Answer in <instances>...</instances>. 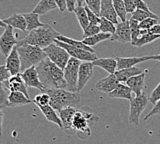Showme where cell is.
<instances>
[{
  "label": "cell",
  "mask_w": 160,
  "mask_h": 144,
  "mask_svg": "<svg viewBox=\"0 0 160 144\" xmlns=\"http://www.w3.org/2000/svg\"><path fill=\"white\" fill-rule=\"evenodd\" d=\"M36 68L40 81L44 88L66 89V83L64 70L59 68L47 57L37 65Z\"/></svg>",
  "instance_id": "1"
},
{
  "label": "cell",
  "mask_w": 160,
  "mask_h": 144,
  "mask_svg": "<svg viewBox=\"0 0 160 144\" xmlns=\"http://www.w3.org/2000/svg\"><path fill=\"white\" fill-rule=\"evenodd\" d=\"M43 92L50 96L49 105L58 112L68 107L75 108L81 100V95L79 93L71 92L64 89L44 88Z\"/></svg>",
  "instance_id": "2"
},
{
  "label": "cell",
  "mask_w": 160,
  "mask_h": 144,
  "mask_svg": "<svg viewBox=\"0 0 160 144\" xmlns=\"http://www.w3.org/2000/svg\"><path fill=\"white\" fill-rule=\"evenodd\" d=\"M61 35L48 24H44L39 29L32 30L20 43L37 46L44 49L54 43L57 38Z\"/></svg>",
  "instance_id": "3"
},
{
  "label": "cell",
  "mask_w": 160,
  "mask_h": 144,
  "mask_svg": "<svg viewBox=\"0 0 160 144\" xmlns=\"http://www.w3.org/2000/svg\"><path fill=\"white\" fill-rule=\"evenodd\" d=\"M21 60V73L32 66H37L45 59L46 55L44 49L37 46L18 42L16 45Z\"/></svg>",
  "instance_id": "4"
},
{
  "label": "cell",
  "mask_w": 160,
  "mask_h": 144,
  "mask_svg": "<svg viewBox=\"0 0 160 144\" xmlns=\"http://www.w3.org/2000/svg\"><path fill=\"white\" fill-rule=\"evenodd\" d=\"M81 63V60L71 57L64 69V78L66 83V89L67 91L79 93L78 92V73Z\"/></svg>",
  "instance_id": "5"
},
{
  "label": "cell",
  "mask_w": 160,
  "mask_h": 144,
  "mask_svg": "<svg viewBox=\"0 0 160 144\" xmlns=\"http://www.w3.org/2000/svg\"><path fill=\"white\" fill-rule=\"evenodd\" d=\"M149 102L148 96L143 92L141 95L136 96L130 100V111L128 121L131 124L138 126L140 115L146 108Z\"/></svg>",
  "instance_id": "6"
},
{
  "label": "cell",
  "mask_w": 160,
  "mask_h": 144,
  "mask_svg": "<svg viewBox=\"0 0 160 144\" xmlns=\"http://www.w3.org/2000/svg\"><path fill=\"white\" fill-rule=\"evenodd\" d=\"M95 118L98 117L92 113L77 109L72 120V130L81 133H86L90 135V125L92 122L95 121Z\"/></svg>",
  "instance_id": "7"
},
{
  "label": "cell",
  "mask_w": 160,
  "mask_h": 144,
  "mask_svg": "<svg viewBox=\"0 0 160 144\" xmlns=\"http://www.w3.org/2000/svg\"><path fill=\"white\" fill-rule=\"evenodd\" d=\"M44 51L47 58L63 70L64 69L69 59L71 58V56L66 51V50L55 43H52L47 47L44 48Z\"/></svg>",
  "instance_id": "8"
},
{
  "label": "cell",
  "mask_w": 160,
  "mask_h": 144,
  "mask_svg": "<svg viewBox=\"0 0 160 144\" xmlns=\"http://www.w3.org/2000/svg\"><path fill=\"white\" fill-rule=\"evenodd\" d=\"M54 43L57 45L61 46V47L64 48L65 50H66V51L69 53V55L71 56V57L78 59L79 60H81V61L92 62L98 59L95 53H92L91 51H86V50L84 49L75 47V46H72L68 44H66L65 42L59 41V40L57 39L54 41Z\"/></svg>",
  "instance_id": "9"
},
{
  "label": "cell",
  "mask_w": 160,
  "mask_h": 144,
  "mask_svg": "<svg viewBox=\"0 0 160 144\" xmlns=\"http://www.w3.org/2000/svg\"><path fill=\"white\" fill-rule=\"evenodd\" d=\"M18 42L13 35V28L11 26L7 25L2 35L0 36V53L4 56L7 57Z\"/></svg>",
  "instance_id": "10"
},
{
  "label": "cell",
  "mask_w": 160,
  "mask_h": 144,
  "mask_svg": "<svg viewBox=\"0 0 160 144\" xmlns=\"http://www.w3.org/2000/svg\"><path fill=\"white\" fill-rule=\"evenodd\" d=\"M21 73L26 86L38 89L41 92H44V87L40 81L36 66H32L31 67L26 69L24 72Z\"/></svg>",
  "instance_id": "11"
},
{
  "label": "cell",
  "mask_w": 160,
  "mask_h": 144,
  "mask_svg": "<svg viewBox=\"0 0 160 144\" xmlns=\"http://www.w3.org/2000/svg\"><path fill=\"white\" fill-rule=\"evenodd\" d=\"M111 41H118L121 43L131 42V33L130 29L129 20L118 23L116 26V31L111 38Z\"/></svg>",
  "instance_id": "12"
},
{
  "label": "cell",
  "mask_w": 160,
  "mask_h": 144,
  "mask_svg": "<svg viewBox=\"0 0 160 144\" xmlns=\"http://www.w3.org/2000/svg\"><path fill=\"white\" fill-rule=\"evenodd\" d=\"M93 65L92 62H83L79 66L78 73V92L84 88L86 83L93 74Z\"/></svg>",
  "instance_id": "13"
},
{
  "label": "cell",
  "mask_w": 160,
  "mask_h": 144,
  "mask_svg": "<svg viewBox=\"0 0 160 144\" xmlns=\"http://www.w3.org/2000/svg\"><path fill=\"white\" fill-rule=\"evenodd\" d=\"M4 84L5 85L6 88L11 90V92H22L29 99L27 91V86H26L24 80L22 78L21 73L17 75L11 76L7 81L4 83Z\"/></svg>",
  "instance_id": "14"
},
{
  "label": "cell",
  "mask_w": 160,
  "mask_h": 144,
  "mask_svg": "<svg viewBox=\"0 0 160 144\" xmlns=\"http://www.w3.org/2000/svg\"><path fill=\"white\" fill-rule=\"evenodd\" d=\"M6 67L11 76L21 73V60L16 46H14L10 54L6 57Z\"/></svg>",
  "instance_id": "15"
},
{
  "label": "cell",
  "mask_w": 160,
  "mask_h": 144,
  "mask_svg": "<svg viewBox=\"0 0 160 144\" xmlns=\"http://www.w3.org/2000/svg\"><path fill=\"white\" fill-rule=\"evenodd\" d=\"M119 83V80L114 73V74H110L106 78L99 80L96 84L95 88L98 91L108 94L118 87Z\"/></svg>",
  "instance_id": "16"
},
{
  "label": "cell",
  "mask_w": 160,
  "mask_h": 144,
  "mask_svg": "<svg viewBox=\"0 0 160 144\" xmlns=\"http://www.w3.org/2000/svg\"><path fill=\"white\" fill-rule=\"evenodd\" d=\"M118 17L112 0H102L100 18H104L110 20L113 24H118Z\"/></svg>",
  "instance_id": "17"
},
{
  "label": "cell",
  "mask_w": 160,
  "mask_h": 144,
  "mask_svg": "<svg viewBox=\"0 0 160 144\" xmlns=\"http://www.w3.org/2000/svg\"><path fill=\"white\" fill-rule=\"evenodd\" d=\"M76 111L75 108L68 107L59 112V118L62 123V130H72V123Z\"/></svg>",
  "instance_id": "18"
},
{
  "label": "cell",
  "mask_w": 160,
  "mask_h": 144,
  "mask_svg": "<svg viewBox=\"0 0 160 144\" xmlns=\"http://www.w3.org/2000/svg\"><path fill=\"white\" fill-rule=\"evenodd\" d=\"M145 76L146 73L143 72L141 74L132 77L126 82V85L131 89L132 92H134L136 96L141 95L143 92V89L144 88Z\"/></svg>",
  "instance_id": "19"
},
{
  "label": "cell",
  "mask_w": 160,
  "mask_h": 144,
  "mask_svg": "<svg viewBox=\"0 0 160 144\" xmlns=\"http://www.w3.org/2000/svg\"><path fill=\"white\" fill-rule=\"evenodd\" d=\"M116 59L117 62H118V70L131 68L139 64V63L149 60L148 56L131 57V58H119V57H118Z\"/></svg>",
  "instance_id": "20"
},
{
  "label": "cell",
  "mask_w": 160,
  "mask_h": 144,
  "mask_svg": "<svg viewBox=\"0 0 160 144\" xmlns=\"http://www.w3.org/2000/svg\"><path fill=\"white\" fill-rule=\"evenodd\" d=\"M92 63L93 66L102 68L109 73L110 74H114L116 72V69H118V62H117V59L115 58H98L94 61H92Z\"/></svg>",
  "instance_id": "21"
},
{
  "label": "cell",
  "mask_w": 160,
  "mask_h": 144,
  "mask_svg": "<svg viewBox=\"0 0 160 144\" xmlns=\"http://www.w3.org/2000/svg\"><path fill=\"white\" fill-rule=\"evenodd\" d=\"M3 21L7 25L11 26L12 28L21 30L24 33H26L27 31V24H26V21L23 14L14 13L8 18L4 19Z\"/></svg>",
  "instance_id": "22"
},
{
  "label": "cell",
  "mask_w": 160,
  "mask_h": 144,
  "mask_svg": "<svg viewBox=\"0 0 160 144\" xmlns=\"http://www.w3.org/2000/svg\"><path fill=\"white\" fill-rule=\"evenodd\" d=\"M8 107H18L33 103L24 93L19 92H11L8 97Z\"/></svg>",
  "instance_id": "23"
},
{
  "label": "cell",
  "mask_w": 160,
  "mask_h": 144,
  "mask_svg": "<svg viewBox=\"0 0 160 144\" xmlns=\"http://www.w3.org/2000/svg\"><path fill=\"white\" fill-rule=\"evenodd\" d=\"M108 95L111 99H124L129 100L132 99L131 89L128 85L122 83H119L118 87Z\"/></svg>",
  "instance_id": "24"
},
{
  "label": "cell",
  "mask_w": 160,
  "mask_h": 144,
  "mask_svg": "<svg viewBox=\"0 0 160 144\" xmlns=\"http://www.w3.org/2000/svg\"><path fill=\"white\" fill-rule=\"evenodd\" d=\"M143 72H144V71L142 69L136 67H132L131 68L118 70V71L115 72V75L116 76L119 83H126L127 80L132 78V77L141 74Z\"/></svg>",
  "instance_id": "25"
},
{
  "label": "cell",
  "mask_w": 160,
  "mask_h": 144,
  "mask_svg": "<svg viewBox=\"0 0 160 144\" xmlns=\"http://www.w3.org/2000/svg\"><path fill=\"white\" fill-rule=\"evenodd\" d=\"M38 107L40 109V110H41V112L45 116V118L47 119L48 121L55 123V124H57L59 127L60 129H62V120L60 119L59 116H58V115L56 114L55 109H53L50 105L45 106L38 105Z\"/></svg>",
  "instance_id": "26"
},
{
  "label": "cell",
  "mask_w": 160,
  "mask_h": 144,
  "mask_svg": "<svg viewBox=\"0 0 160 144\" xmlns=\"http://www.w3.org/2000/svg\"><path fill=\"white\" fill-rule=\"evenodd\" d=\"M57 8H58V6L55 0H40V2L32 12L39 15H44Z\"/></svg>",
  "instance_id": "27"
},
{
  "label": "cell",
  "mask_w": 160,
  "mask_h": 144,
  "mask_svg": "<svg viewBox=\"0 0 160 144\" xmlns=\"http://www.w3.org/2000/svg\"><path fill=\"white\" fill-rule=\"evenodd\" d=\"M25 18L26 21V24H27V31H31L32 30L39 29L41 26H43L44 24L39 21V14L34 13H28L23 14Z\"/></svg>",
  "instance_id": "28"
},
{
  "label": "cell",
  "mask_w": 160,
  "mask_h": 144,
  "mask_svg": "<svg viewBox=\"0 0 160 144\" xmlns=\"http://www.w3.org/2000/svg\"><path fill=\"white\" fill-rule=\"evenodd\" d=\"M74 12L80 26H81V28L84 31L90 24L87 13H86L85 9V6H83L82 5H78V6L74 10Z\"/></svg>",
  "instance_id": "29"
},
{
  "label": "cell",
  "mask_w": 160,
  "mask_h": 144,
  "mask_svg": "<svg viewBox=\"0 0 160 144\" xmlns=\"http://www.w3.org/2000/svg\"><path fill=\"white\" fill-rule=\"evenodd\" d=\"M112 34L111 33H106L103 32H100L98 34L92 35L91 37L84 38L82 40V42L84 43L86 45L91 46H95L98 44V43L104 41V40H111Z\"/></svg>",
  "instance_id": "30"
},
{
  "label": "cell",
  "mask_w": 160,
  "mask_h": 144,
  "mask_svg": "<svg viewBox=\"0 0 160 144\" xmlns=\"http://www.w3.org/2000/svg\"><path fill=\"white\" fill-rule=\"evenodd\" d=\"M57 40H59V41L65 42L66 44H68L70 45H71L72 46H75V47H78L82 49H84L86 50V51H91L92 53H95V50L92 48H91V46L86 45L84 42H81V41H78V40H73L72 38H67L63 35H59L58 38H57Z\"/></svg>",
  "instance_id": "31"
},
{
  "label": "cell",
  "mask_w": 160,
  "mask_h": 144,
  "mask_svg": "<svg viewBox=\"0 0 160 144\" xmlns=\"http://www.w3.org/2000/svg\"><path fill=\"white\" fill-rule=\"evenodd\" d=\"M159 38H160V35H155L152 34L151 33H147L146 34L142 35V36L138 38L137 42L132 46H137L138 48H141L143 46L152 43Z\"/></svg>",
  "instance_id": "32"
},
{
  "label": "cell",
  "mask_w": 160,
  "mask_h": 144,
  "mask_svg": "<svg viewBox=\"0 0 160 144\" xmlns=\"http://www.w3.org/2000/svg\"><path fill=\"white\" fill-rule=\"evenodd\" d=\"M148 18H155L159 19V17L154 14V13H152L151 11H146L142 9H138L137 8L135 11L132 13L131 19H135L136 21L139 22H142L143 20L147 19Z\"/></svg>",
  "instance_id": "33"
},
{
  "label": "cell",
  "mask_w": 160,
  "mask_h": 144,
  "mask_svg": "<svg viewBox=\"0 0 160 144\" xmlns=\"http://www.w3.org/2000/svg\"><path fill=\"white\" fill-rule=\"evenodd\" d=\"M112 1L118 16L121 19L122 22L126 21L127 12H126L124 1L123 0H112Z\"/></svg>",
  "instance_id": "34"
},
{
  "label": "cell",
  "mask_w": 160,
  "mask_h": 144,
  "mask_svg": "<svg viewBox=\"0 0 160 144\" xmlns=\"http://www.w3.org/2000/svg\"><path fill=\"white\" fill-rule=\"evenodd\" d=\"M99 26L100 31L103 33H111L112 35L114 34L116 31V26H115V24H113L112 22L104 18H101Z\"/></svg>",
  "instance_id": "35"
},
{
  "label": "cell",
  "mask_w": 160,
  "mask_h": 144,
  "mask_svg": "<svg viewBox=\"0 0 160 144\" xmlns=\"http://www.w3.org/2000/svg\"><path fill=\"white\" fill-rule=\"evenodd\" d=\"M130 29H131V45H133L137 42L139 38V35H140V31L141 29L139 28V22L136 21L135 19H130L129 20Z\"/></svg>",
  "instance_id": "36"
},
{
  "label": "cell",
  "mask_w": 160,
  "mask_h": 144,
  "mask_svg": "<svg viewBox=\"0 0 160 144\" xmlns=\"http://www.w3.org/2000/svg\"><path fill=\"white\" fill-rule=\"evenodd\" d=\"M51 101V97L45 92H42L40 94L37 95L35 97V99L32 100V102L35 103L36 105H42L45 106L50 104Z\"/></svg>",
  "instance_id": "37"
},
{
  "label": "cell",
  "mask_w": 160,
  "mask_h": 144,
  "mask_svg": "<svg viewBox=\"0 0 160 144\" xmlns=\"http://www.w3.org/2000/svg\"><path fill=\"white\" fill-rule=\"evenodd\" d=\"M87 7L95 14L100 17L102 0H85Z\"/></svg>",
  "instance_id": "38"
},
{
  "label": "cell",
  "mask_w": 160,
  "mask_h": 144,
  "mask_svg": "<svg viewBox=\"0 0 160 144\" xmlns=\"http://www.w3.org/2000/svg\"><path fill=\"white\" fill-rule=\"evenodd\" d=\"M6 88L4 83H0V108L4 109L8 107V96L6 93Z\"/></svg>",
  "instance_id": "39"
},
{
  "label": "cell",
  "mask_w": 160,
  "mask_h": 144,
  "mask_svg": "<svg viewBox=\"0 0 160 144\" xmlns=\"http://www.w3.org/2000/svg\"><path fill=\"white\" fill-rule=\"evenodd\" d=\"M83 31H84V33H83L82 37L84 39L88 38V37H91L101 32L99 25L91 24V23H90V24Z\"/></svg>",
  "instance_id": "40"
},
{
  "label": "cell",
  "mask_w": 160,
  "mask_h": 144,
  "mask_svg": "<svg viewBox=\"0 0 160 144\" xmlns=\"http://www.w3.org/2000/svg\"><path fill=\"white\" fill-rule=\"evenodd\" d=\"M158 19L148 18L142 22H139V26L140 29H144V30H149L151 29L152 26H154L156 24H158Z\"/></svg>",
  "instance_id": "41"
},
{
  "label": "cell",
  "mask_w": 160,
  "mask_h": 144,
  "mask_svg": "<svg viewBox=\"0 0 160 144\" xmlns=\"http://www.w3.org/2000/svg\"><path fill=\"white\" fill-rule=\"evenodd\" d=\"M160 99V82L158 85L152 90L151 94L148 96L149 102L151 103L152 104L155 105V103Z\"/></svg>",
  "instance_id": "42"
},
{
  "label": "cell",
  "mask_w": 160,
  "mask_h": 144,
  "mask_svg": "<svg viewBox=\"0 0 160 144\" xmlns=\"http://www.w3.org/2000/svg\"><path fill=\"white\" fill-rule=\"evenodd\" d=\"M85 9L86 11V13H87L88 18L90 23H91V24L99 25V22H100V19H101V18L97 15L95 13H94L92 11H91V10H90L87 7V6H85Z\"/></svg>",
  "instance_id": "43"
},
{
  "label": "cell",
  "mask_w": 160,
  "mask_h": 144,
  "mask_svg": "<svg viewBox=\"0 0 160 144\" xmlns=\"http://www.w3.org/2000/svg\"><path fill=\"white\" fill-rule=\"evenodd\" d=\"M11 76L6 65H0V83L7 81Z\"/></svg>",
  "instance_id": "44"
},
{
  "label": "cell",
  "mask_w": 160,
  "mask_h": 144,
  "mask_svg": "<svg viewBox=\"0 0 160 144\" xmlns=\"http://www.w3.org/2000/svg\"><path fill=\"white\" fill-rule=\"evenodd\" d=\"M160 115V99L154 105L152 109L150 111V112L148 114V115L144 117V120H146L147 119H148L150 117H151L154 115Z\"/></svg>",
  "instance_id": "45"
},
{
  "label": "cell",
  "mask_w": 160,
  "mask_h": 144,
  "mask_svg": "<svg viewBox=\"0 0 160 144\" xmlns=\"http://www.w3.org/2000/svg\"><path fill=\"white\" fill-rule=\"evenodd\" d=\"M124 3L126 12L132 13L137 9L132 0H123Z\"/></svg>",
  "instance_id": "46"
},
{
  "label": "cell",
  "mask_w": 160,
  "mask_h": 144,
  "mask_svg": "<svg viewBox=\"0 0 160 144\" xmlns=\"http://www.w3.org/2000/svg\"><path fill=\"white\" fill-rule=\"evenodd\" d=\"M132 1L134 2L137 8L144 10V11H150V9L147 4H146L145 2L143 1V0H132Z\"/></svg>",
  "instance_id": "47"
},
{
  "label": "cell",
  "mask_w": 160,
  "mask_h": 144,
  "mask_svg": "<svg viewBox=\"0 0 160 144\" xmlns=\"http://www.w3.org/2000/svg\"><path fill=\"white\" fill-rule=\"evenodd\" d=\"M58 8L60 11L64 12L67 10V4H66V0H55Z\"/></svg>",
  "instance_id": "48"
},
{
  "label": "cell",
  "mask_w": 160,
  "mask_h": 144,
  "mask_svg": "<svg viewBox=\"0 0 160 144\" xmlns=\"http://www.w3.org/2000/svg\"><path fill=\"white\" fill-rule=\"evenodd\" d=\"M76 3H78V0H66L68 11L71 13L74 12V10L76 8Z\"/></svg>",
  "instance_id": "49"
},
{
  "label": "cell",
  "mask_w": 160,
  "mask_h": 144,
  "mask_svg": "<svg viewBox=\"0 0 160 144\" xmlns=\"http://www.w3.org/2000/svg\"><path fill=\"white\" fill-rule=\"evenodd\" d=\"M148 33H151L152 34L160 35V24H156L152 26L151 29L148 30Z\"/></svg>",
  "instance_id": "50"
},
{
  "label": "cell",
  "mask_w": 160,
  "mask_h": 144,
  "mask_svg": "<svg viewBox=\"0 0 160 144\" xmlns=\"http://www.w3.org/2000/svg\"><path fill=\"white\" fill-rule=\"evenodd\" d=\"M3 120H4V114L2 109L0 108V136L2 135L3 132Z\"/></svg>",
  "instance_id": "51"
},
{
  "label": "cell",
  "mask_w": 160,
  "mask_h": 144,
  "mask_svg": "<svg viewBox=\"0 0 160 144\" xmlns=\"http://www.w3.org/2000/svg\"><path fill=\"white\" fill-rule=\"evenodd\" d=\"M149 60H157V61L160 62V54L159 55H153V56H148Z\"/></svg>",
  "instance_id": "52"
},
{
  "label": "cell",
  "mask_w": 160,
  "mask_h": 144,
  "mask_svg": "<svg viewBox=\"0 0 160 144\" xmlns=\"http://www.w3.org/2000/svg\"><path fill=\"white\" fill-rule=\"evenodd\" d=\"M6 26H7V24H6V23L3 21V20L0 19V27H4L6 28Z\"/></svg>",
  "instance_id": "53"
},
{
  "label": "cell",
  "mask_w": 160,
  "mask_h": 144,
  "mask_svg": "<svg viewBox=\"0 0 160 144\" xmlns=\"http://www.w3.org/2000/svg\"><path fill=\"white\" fill-rule=\"evenodd\" d=\"M84 2H85V0H78V5H82Z\"/></svg>",
  "instance_id": "54"
}]
</instances>
